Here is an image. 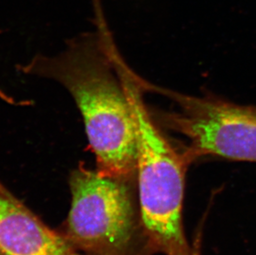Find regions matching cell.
Listing matches in <instances>:
<instances>
[{
  "mask_svg": "<svg viewBox=\"0 0 256 255\" xmlns=\"http://www.w3.org/2000/svg\"><path fill=\"white\" fill-rule=\"evenodd\" d=\"M20 70L56 80L72 94L100 174L136 180V121L106 29L73 39L56 55L36 56Z\"/></svg>",
  "mask_w": 256,
  "mask_h": 255,
  "instance_id": "1",
  "label": "cell"
},
{
  "mask_svg": "<svg viewBox=\"0 0 256 255\" xmlns=\"http://www.w3.org/2000/svg\"><path fill=\"white\" fill-rule=\"evenodd\" d=\"M120 75L136 121L138 210L148 243L166 255H195L182 224L185 176L192 161L154 120L144 102L140 82L126 65L121 66Z\"/></svg>",
  "mask_w": 256,
  "mask_h": 255,
  "instance_id": "2",
  "label": "cell"
},
{
  "mask_svg": "<svg viewBox=\"0 0 256 255\" xmlns=\"http://www.w3.org/2000/svg\"><path fill=\"white\" fill-rule=\"evenodd\" d=\"M132 182L104 176L84 166L72 172V204L63 236L76 252L132 255L138 236L144 234Z\"/></svg>",
  "mask_w": 256,
  "mask_h": 255,
  "instance_id": "3",
  "label": "cell"
},
{
  "mask_svg": "<svg viewBox=\"0 0 256 255\" xmlns=\"http://www.w3.org/2000/svg\"><path fill=\"white\" fill-rule=\"evenodd\" d=\"M161 92L176 106L162 114V122L186 140L184 150L192 161L212 156L256 162V106Z\"/></svg>",
  "mask_w": 256,
  "mask_h": 255,
  "instance_id": "4",
  "label": "cell"
},
{
  "mask_svg": "<svg viewBox=\"0 0 256 255\" xmlns=\"http://www.w3.org/2000/svg\"><path fill=\"white\" fill-rule=\"evenodd\" d=\"M0 250L4 255H72L63 234L0 188Z\"/></svg>",
  "mask_w": 256,
  "mask_h": 255,
  "instance_id": "5",
  "label": "cell"
},
{
  "mask_svg": "<svg viewBox=\"0 0 256 255\" xmlns=\"http://www.w3.org/2000/svg\"><path fill=\"white\" fill-rule=\"evenodd\" d=\"M72 255H87V254H84L82 253H78V252H74V253L72 254Z\"/></svg>",
  "mask_w": 256,
  "mask_h": 255,
  "instance_id": "6",
  "label": "cell"
},
{
  "mask_svg": "<svg viewBox=\"0 0 256 255\" xmlns=\"http://www.w3.org/2000/svg\"><path fill=\"white\" fill-rule=\"evenodd\" d=\"M0 255H4V254L1 252V250H0Z\"/></svg>",
  "mask_w": 256,
  "mask_h": 255,
  "instance_id": "7",
  "label": "cell"
}]
</instances>
